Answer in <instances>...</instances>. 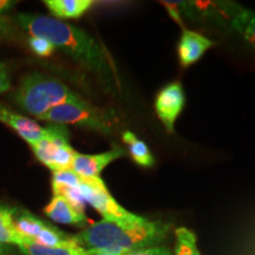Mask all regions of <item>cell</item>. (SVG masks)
<instances>
[{"label":"cell","mask_w":255,"mask_h":255,"mask_svg":"<svg viewBox=\"0 0 255 255\" xmlns=\"http://www.w3.org/2000/svg\"><path fill=\"white\" fill-rule=\"evenodd\" d=\"M14 20L30 36L49 40L56 49L63 51L79 65L94 73L105 88L110 90L115 88L116 78L107 53L84 30L43 14L19 13L14 17Z\"/></svg>","instance_id":"6da1fadb"},{"label":"cell","mask_w":255,"mask_h":255,"mask_svg":"<svg viewBox=\"0 0 255 255\" xmlns=\"http://www.w3.org/2000/svg\"><path fill=\"white\" fill-rule=\"evenodd\" d=\"M171 226L145 220L135 226H120L102 220L72 235L75 244L85 251H97L109 255H127L143 248L163 245Z\"/></svg>","instance_id":"7a4b0ae2"},{"label":"cell","mask_w":255,"mask_h":255,"mask_svg":"<svg viewBox=\"0 0 255 255\" xmlns=\"http://www.w3.org/2000/svg\"><path fill=\"white\" fill-rule=\"evenodd\" d=\"M79 98L58 78L37 71L25 75L14 94L15 103L38 120L55 107Z\"/></svg>","instance_id":"3957f363"},{"label":"cell","mask_w":255,"mask_h":255,"mask_svg":"<svg viewBox=\"0 0 255 255\" xmlns=\"http://www.w3.org/2000/svg\"><path fill=\"white\" fill-rule=\"evenodd\" d=\"M39 120L60 126L72 124L103 135H113L114 132L113 114L108 110L96 108L82 98L55 107Z\"/></svg>","instance_id":"277c9868"},{"label":"cell","mask_w":255,"mask_h":255,"mask_svg":"<svg viewBox=\"0 0 255 255\" xmlns=\"http://www.w3.org/2000/svg\"><path fill=\"white\" fill-rule=\"evenodd\" d=\"M81 190L85 202L97 210L103 220L120 226H135L143 223L146 219L138 216L122 206L114 199L101 177L83 180Z\"/></svg>","instance_id":"5b68a950"},{"label":"cell","mask_w":255,"mask_h":255,"mask_svg":"<svg viewBox=\"0 0 255 255\" xmlns=\"http://www.w3.org/2000/svg\"><path fill=\"white\" fill-rule=\"evenodd\" d=\"M32 150L38 161L52 171L71 169L73 158L77 154L70 145L66 127L53 123H51L50 135L32 145Z\"/></svg>","instance_id":"8992f818"},{"label":"cell","mask_w":255,"mask_h":255,"mask_svg":"<svg viewBox=\"0 0 255 255\" xmlns=\"http://www.w3.org/2000/svg\"><path fill=\"white\" fill-rule=\"evenodd\" d=\"M184 103L186 96L182 85L178 82L165 85L156 96L155 113L167 131H174L175 122L182 113Z\"/></svg>","instance_id":"52a82bcc"},{"label":"cell","mask_w":255,"mask_h":255,"mask_svg":"<svg viewBox=\"0 0 255 255\" xmlns=\"http://www.w3.org/2000/svg\"><path fill=\"white\" fill-rule=\"evenodd\" d=\"M126 155V150L121 146H115L111 150L95 155L76 154L71 169L83 180L98 178L102 171L114 161Z\"/></svg>","instance_id":"ba28073f"},{"label":"cell","mask_w":255,"mask_h":255,"mask_svg":"<svg viewBox=\"0 0 255 255\" xmlns=\"http://www.w3.org/2000/svg\"><path fill=\"white\" fill-rule=\"evenodd\" d=\"M229 27L255 51V11L235 2H220Z\"/></svg>","instance_id":"9c48e42d"},{"label":"cell","mask_w":255,"mask_h":255,"mask_svg":"<svg viewBox=\"0 0 255 255\" xmlns=\"http://www.w3.org/2000/svg\"><path fill=\"white\" fill-rule=\"evenodd\" d=\"M0 122L12 128L31 146L37 144L41 139L49 136L51 132V124L44 128L40 127L33 120L26 119V117L7 110V108L2 104L0 105Z\"/></svg>","instance_id":"30bf717a"},{"label":"cell","mask_w":255,"mask_h":255,"mask_svg":"<svg viewBox=\"0 0 255 255\" xmlns=\"http://www.w3.org/2000/svg\"><path fill=\"white\" fill-rule=\"evenodd\" d=\"M214 41L195 31H183L177 45V55L180 64L184 68L193 65L202 58L210 47L214 46Z\"/></svg>","instance_id":"8fae6325"},{"label":"cell","mask_w":255,"mask_h":255,"mask_svg":"<svg viewBox=\"0 0 255 255\" xmlns=\"http://www.w3.org/2000/svg\"><path fill=\"white\" fill-rule=\"evenodd\" d=\"M44 213L51 221L62 225L85 227L88 225V218L84 213L78 212L70 205V202L63 196L56 195L44 208Z\"/></svg>","instance_id":"7c38bea8"},{"label":"cell","mask_w":255,"mask_h":255,"mask_svg":"<svg viewBox=\"0 0 255 255\" xmlns=\"http://www.w3.org/2000/svg\"><path fill=\"white\" fill-rule=\"evenodd\" d=\"M95 4L94 0H45L44 5L56 19H78Z\"/></svg>","instance_id":"4fadbf2b"},{"label":"cell","mask_w":255,"mask_h":255,"mask_svg":"<svg viewBox=\"0 0 255 255\" xmlns=\"http://www.w3.org/2000/svg\"><path fill=\"white\" fill-rule=\"evenodd\" d=\"M13 223L17 232L24 239L33 241L41 229L46 226L45 221L40 220L26 210H13Z\"/></svg>","instance_id":"5bb4252c"},{"label":"cell","mask_w":255,"mask_h":255,"mask_svg":"<svg viewBox=\"0 0 255 255\" xmlns=\"http://www.w3.org/2000/svg\"><path fill=\"white\" fill-rule=\"evenodd\" d=\"M123 142L128 145L129 154L132 161L139 167L150 168L155 163V158L149 150L148 145L137 137L131 131H124L122 135Z\"/></svg>","instance_id":"9a60e30c"},{"label":"cell","mask_w":255,"mask_h":255,"mask_svg":"<svg viewBox=\"0 0 255 255\" xmlns=\"http://www.w3.org/2000/svg\"><path fill=\"white\" fill-rule=\"evenodd\" d=\"M18 247L20 248L21 253L25 255H87V251L79 246L71 248L46 247L24 238L21 244L18 245Z\"/></svg>","instance_id":"2e32d148"},{"label":"cell","mask_w":255,"mask_h":255,"mask_svg":"<svg viewBox=\"0 0 255 255\" xmlns=\"http://www.w3.org/2000/svg\"><path fill=\"white\" fill-rule=\"evenodd\" d=\"M23 237L17 232L13 223V210L0 208V244L20 245Z\"/></svg>","instance_id":"e0dca14e"},{"label":"cell","mask_w":255,"mask_h":255,"mask_svg":"<svg viewBox=\"0 0 255 255\" xmlns=\"http://www.w3.org/2000/svg\"><path fill=\"white\" fill-rule=\"evenodd\" d=\"M175 255H201L196 245V237L187 228H177L175 232Z\"/></svg>","instance_id":"ac0fdd59"},{"label":"cell","mask_w":255,"mask_h":255,"mask_svg":"<svg viewBox=\"0 0 255 255\" xmlns=\"http://www.w3.org/2000/svg\"><path fill=\"white\" fill-rule=\"evenodd\" d=\"M82 184V178L72 169L53 171L52 175V191L53 196L58 195L63 190L69 188H78Z\"/></svg>","instance_id":"d6986e66"},{"label":"cell","mask_w":255,"mask_h":255,"mask_svg":"<svg viewBox=\"0 0 255 255\" xmlns=\"http://www.w3.org/2000/svg\"><path fill=\"white\" fill-rule=\"evenodd\" d=\"M27 43L32 52L36 53V55L39 57H50L56 50V47L53 46L49 40L44 39V38L41 37L31 36L28 38Z\"/></svg>","instance_id":"ffe728a7"},{"label":"cell","mask_w":255,"mask_h":255,"mask_svg":"<svg viewBox=\"0 0 255 255\" xmlns=\"http://www.w3.org/2000/svg\"><path fill=\"white\" fill-rule=\"evenodd\" d=\"M19 37V31L11 18L0 14V39L15 40Z\"/></svg>","instance_id":"44dd1931"},{"label":"cell","mask_w":255,"mask_h":255,"mask_svg":"<svg viewBox=\"0 0 255 255\" xmlns=\"http://www.w3.org/2000/svg\"><path fill=\"white\" fill-rule=\"evenodd\" d=\"M127 255H173V253H171V251L169 250L167 246L159 245V246L148 247L143 248V250L135 251L132 252V253H129Z\"/></svg>","instance_id":"7402d4cb"},{"label":"cell","mask_w":255,"mask_h":255,"mask_svg":"<svg viewBox=\"0 0 255 255\" xmlns=\"http://www.w3.org/2000/svg\"><path fill=\"white\" fill-rule=\"evenodd\" d=\"M11 88V81L8 77L7 68L4 63H0V94L8 91Z\"/></svg>","instance_id":"603a6c76"},{"label":"cell","mask_w":255,"mask_h":255,"mask_svg":"<svg viewBox=\"0 0 255 255\" xmlns=\"http://www.w3.org/2000/svg\"><path fill=\"white\" fill-rule=\"evenodd\" d=\"M17 4L15 1H9V0H0V14L2 15L4 12H7L9 8H12Z\"/></svg>","instance_id":"cb8c5ba5"},{"label":"cell","mask_w":255,"mask_h":255,"mask_svg":"<svg viewBox=\"0 0 255 255\" xmlns=\"http://www.w3.org/2000/svg\"><path fill=\"white\" fill-rule=\"evenodd\" d=\"M87 255H109V254L102 253V252H97V251H87Z\"/></svg>","instance_id":"d4e9b609"}]
</instances>
